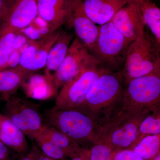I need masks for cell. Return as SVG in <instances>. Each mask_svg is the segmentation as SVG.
I'll return each instance as SVG.
<instances>
[{"instance_id":"cell-1","label":"cell","mask_w":160,"mask_h":160,"mask_svg":"<svg viewBox=\"0 0 160 160\" xmlns=\"http://www.w3.org/2000/svg\"><path fill=\"white\" fill-rule=\"evenodd\" d=\"M123 85L122 70H106L92 84L85 101L74 108L88 115L101 129L122 106Z\"/></svg>"},{"instance_id":"cell-2","label":"cell","mask_w":160,"mask_h":160,"mask_svg":"<svg viewBox=\"0 0 160 160\" xmlns=\"http://www.w3.org/2000/svg\"><path fill=\"white\" fill-rule=\"evenodd\" d=\"M47 125L62 132L80 145L99 138L101 128L88 115L76 108L52 109L46 111Z\"/></svg>"},{"instance_id":"cell-3","label":"cell","mask_w":160,"mask_h":160,"mask_svg":"<svg viewBox=\"0 0 160 160\" xmlns=\"http://www.w3.org/2000/svg\"><path fill=\"white\" fill-rule=\"evenodd\" d=\"M152 112L123 104L119 110L102 127L99 138L106 140L113 151L131 149L141 122Z\"/></svg>"},{"instance_id":"cell-4","label":"cell","mask_w":160,"mask_h":160,"mask_svg":"<svg viewBox=\"0 0 160 160\" xmlns=\"http://www.w3.org/2000/svg\"><path fill=\"white\" fill-rule=\"evenodd\" d=\"M130 43L109 22L99 26L97 39L90 52L104 69L119 71L124 66Z\"/></svg>"},{"instance_id":"cell-5","label":"cell","mask_w":160,"mask_h":160,"mask_svg":"<svg viewBox=\"0 0 160 160\" xmlns=\"http://www.w3.org/2000/svg\"><path fill=\"white\" fill-rule=\"evenodd\" d=\"M159 51L146 32L130 43L122 70L124 86L134 79L160 72Z\"/></svg>"},{"instance_id":"cell-6","label":"cell","mask_w":160,"mask_h":160,"mask_svg":"<svg viewBox=\"0 0 160 160\" xmlns=\"http://www.w3.org/2000/svg\"><path fill=\"white\" fill-rule=\"evenodd\" d=\"M106 70L98 61L86 66L62 87L52 108H74L79 106L85 101L95 81Z\"/></svg>"},{"instance_id":"cell-7","label":"cell","mask_w":160,"mask_h":160,"mask_svg":"<svg viewBox=\"0 0 160 160\" xmlns=\"http://www.w3.org/2000/svg\"><path fill=\"white\" fill-rule=\"evenodd\" d=\"M5 102L3 114L33 142L35 137L47 125L39 106L15 94Z\"/></svg>"},{"instance_id":"cell-8","label":"cell","mask_w":160,"mask_h":160,"mask_svg":"<svg viewBox=\"0 0 160 160\" xmlns=\"http://www.w3.org/2000/svg\"><path fill=\"white\" fill-rule=\"evenodd\" d=\"M123 104L152 111L160 109V72L131 80L125 86Z\"/></svg>"},{"instance_id":"cell-9","label":"cell","mask_w":160,"mask_h":160,"mask_svg":"<svg viewBox=\"0 0 160 160\" xmlns=\"http://www.w3.org/2000/svg\"><path fill=\"white\" fill-rule=\"evenodd\" d=\"M96 61L86 45L75 38L70 44L62 63L52 76L51 82L53 87L58 91L82 69Z\"/></svg>"},{"instance_id":"cell-10","label":"cell","mask_w":160,"mask_h":160,"mask_svg":"<svg viewBox=\"0 0 160 160\" xmlns=\"http://www.w3.org/2000/svg\"><path fill=\"white\" fill-rule=\"evenodd\" d=\"M110 22L129 42L139 39L146 34V25L138 0H129L116 13Z\"/></svg>"},{"instance_id":"cell-11","label":"cell","mask_w":160,"mask_h":160,"mask_svg":"<svg viewBox=\"0 0 160 160\" xmlns=\"http://www.w3.org/2000/svg\"><path fill=\"white\" fill-rule=\"evenodd\" d=\"M60 33L56 31L30 43L21 53L18 67L29 74L45 67L49 51Z\"/></svg>"},{"instance_id":"cell-12","label":"cell","mask_w":160,"mask_h":160,"mask_svg":"<svg viewBox=\"0 0 160 160\" xmlns=\"http://www.w3.org/2000/svg\"><path fill=\"white\" fill-rule=\"evenodd\" d=\"M38 13L46 22L49 33L67 25L74 0H37Z\"/></svg>"},{"instance_id":"cell-13","label":"cell","mask_w":160,"mask_h":160,"mask_svg":"<svg viewBox=\"0 0 160 160\" xmlns=\"http://www.w3.org/2000/svg\"><path fill=\"white\" fill-rule=\"evenodd\" d=\"M67 25L74 29L78 38L90 52L97 39L99 26L95 24L86 14L83 0H74Z\"/></svg>"},{"instance_id":"cell-14","label":"cell","mask_w":160,"mask_h":160,"mask_svg":"<svg viewBox=\"0 0 160 160\" xmlns=\"http://www.w3.org/2000/svg\"><path fill=\"white\" fill-rule=\"evenodd\" d=\"M38 15L37 0H18L0 26L5 29L19 32L33 22Z\"/></svg>"},{"instance_id":"cell-15","label":"cell","mask_w":160,"mask_h":160,"mask_svg":"<svg viewBox=\"0 0 160 160\" xmlns=\"http://www.w3.org/2000/svg\"><path fill=\"white\" fill-rule=\"evenodd\" d=\"M129 0H83L86 14L96 25L110 22L114 15Z\"/></svg>"},{"instance_id":"cell-16","label":"cell","mask_w":160,"mask_h":160,"mask_svg":"<svg viewBox=\"0 0 160 160\" xmlns=\"http://www.w3.org/2000/svg\"><path fill=\"white\" fill-rule=\"evenodd\" d=\"M0 141L20 156L30 152L26 135L5 115L0 112Z\"/></svg>"},{"instance_id":"cell-17","label":"cell","mask_w":160,"mask_h":160,"mask_svg":"<svg viewBox=\"0 0 160 160\" xmlns=\"http://www.w3.org/2000/svg\"><path fill=\"white\" fill-rule=\"evenodd\" d=\"M72 38L73 36L68 32H60L57 40L49 51L45 67V76L51 82L55 72L66 57Z\"/></svg>"},{"instance_id":"cell-18","label":"cell","mask_w":160,"mask_h":160,"mask_svg":"<svg viewBox=\"0 0 160 160\" xmlns=\"http://www.w3.org/2000/svg\"><path fill=\"white\" fill-rule=\"evenodd\" d=\"M29 73L17 66L0 71V102L15 94Z\"/></svg>"},{"instance_id":"cell-19","label":"cell","mask_w":160,"mask_h":160,"mask_svg":"<svg viewBox=\"0 0 160 160\" xmlns=\"http://www.w3.org/2000/svg\"><path fill=\"white\" fill-rule=\"evenodd\" d=\"M29 75L27 76L29 78L28 82L24 81L21 86H23L25 93L28 97L45 100L58 94V91L46 76L34 75L29 77Z\"/></svg>"},{"instance_id":"cell-20","label":"cell","mask_w":160,"mask_h":160,"mask_svg":"<svg viewBox=\"0 0 160 160\" xmlns=\"http://www.w3.org/2000/svg\"><path fill=\"white\" fill-rule=\"evenodd\" d=\"M141 14L145 25L154 36L156 44L160 50V9L151 0H138Z\"/></svg>"},{"instance_id":"cell-21","label":"cell","mask_w":160,"mask_h":160,"mask_svg":"<svg viewBox=\"0 0 160 160\" xmlns=\"http://www.w3.org/2000/svg\"><path fill=\"white\" fill-rule=\"evenodd\" d=\"M64 152L67 157L78 154L81 146L62 132L52 126L46 125L41 132Z\"/></svg>"},{"instance_id":"cell-22","label":"cell","mask_w":160,"mask_h":160,"mask_svg":"<svg viewBox=\"0 0 160 160\" xmlns=\"http://www.w3.org/2000/svg\"><path fill=\"white\" fill-rule=\"evenodd\" d=\"M19 32L0 26V71L8 69L9 60L14 52Z\"/></svg>"},{"instance_id":"cell-23","label":"cell","mask_w":160,"mask_h":160,"mask_svg":"<svg viewBox=\"0 0 160 160\" xmlns=\"http://www.w3.org/2000/svg\"><path fill=\"white\" fill-rule=\"evenodd\" d=\"M144 160H151L160 152V134L147 136L132 148Z\"/></svg>"},{"instance_id":"cell-24","label":"cell","mask_w":160,"mask_h":160,"mask_svg":"<svg viewBox=\"0 0 160 160\" xmlns=\"http://www.w3.org/2000/svg\"><path fill=\"white\" fill-rule=\"evenodd\" d=\"M159 134H160V109L152 112L143 119L131 149L143 138L151 135Z\"/></svg>"},{"instance_id":"cell-25","label":"cell","mask_w":160,"mask_h":160,"mask_svg":"<svg viewBox=\"0 0 160 160\" xmlns=\"http://www.w3.org/2000/svg\"><path fill=\"white\" fill-rule=\"evenodd\" d=\"M36 145L44 154L56 160H63L67 157L59 146L40 132L35 138Z\"/></svg>"},{"instance_id":"cell-26","label":"cell","mask_w":160,"mask_h":160,"mask_svg":"<svg viewBox=\"0 0 160 160\" xmlns=\"http://www.w3.org/2000/svg\"><path fill=\"white\" fill-rule=\"evenodd\" d=\"M113 151L106 140L99 138L89 151L88 160H110Z\"/></svg>"},{"instance_id":"cell-27","label":"cell","mask_w":160,"mask_h":160,"mask_svg":"<svg viewBox=\"0 0 160 160\" xmlns=\"http://www.w3.org/2000/svg\"><path fill=\"white\" fill-rule=\"evenodd\" d=\"M110 160H144L137 154L132 149H127L114 150Z\"/></svg>"},{"instance_id":"cell-28","label":"cell","mask_w":160,"mask_h":160,"mask_svg":"<svg viewBox=\"0 0 160 160\" xmlns=\"http://www.w3.org/2000/svg\"><path fill=\"white\" fill-rule=\"evenodd\" d=\"M18 0H0V22L5 18Z\"/></svg>"},{"instance_id":"cell-29","label":"cell","mask_w":160,"mask_h":160,"mask_svg":"<svg viewBox=\"0 0 160 160\" xmlns=\"http://www.w3.org/2000/svg\"><path fill=\"white\" fill-rule=\"evenodd\" d=\"M19 156L0 141V160H15Z\"/></svg>"},{"instance_id":"cell-30","label":"cell","mask_w":160,"mask_h":160,"mask_svg":"<svg viewBox=\"0 0 160 160\" xmlns=\"http://www.w3.org/2000/svg\"><path fill=\"white\" fill-rule=\"evenodd\" d=\"M30 152L34 158V160H65V159L63 160H56L48 157L42 152L34 143H32V147Z\"/></svg>"},{"instance_id":"cell-31","label":"cell","mask_w":160,"mask_h":160,"mask_svg":"<svg viewBox=\"0 0 160 160\" xmlns=\"http://www.w3.org/2000/svg\"><path fill=\"white\" fill-rule=\"evenodd\" d=\"M15 160H34V159L31 152H29L27 154L19 156Z\"/></svg>"},{"instance_id":"cell-32","label":"cell","mask_w":160,"mask_h":160,"mask_svg":"<svg viewBox=\"0 0 160 160\" xmlns=\"http://www.w3.org/2000/svg\"><path fill=\"white\" fill-rule=\"evenodd\" d=\"M71 160H84L81 157L78 155H75L70 158Z\"/></svg>"},{"instance_id":"cell-33","label":"cell","mask_w":160,"mask_h":160,"mask_svg":"<svg viewBox=\"0 0 160 160\" xmlns=\"http://www.w3.org/2000/svg\"><path fill=\"white\" fill-rule=\"evenodd\" d=\"M151 160H160V153H158L155 157H154Z\"/></svg>"}]
</instances>
